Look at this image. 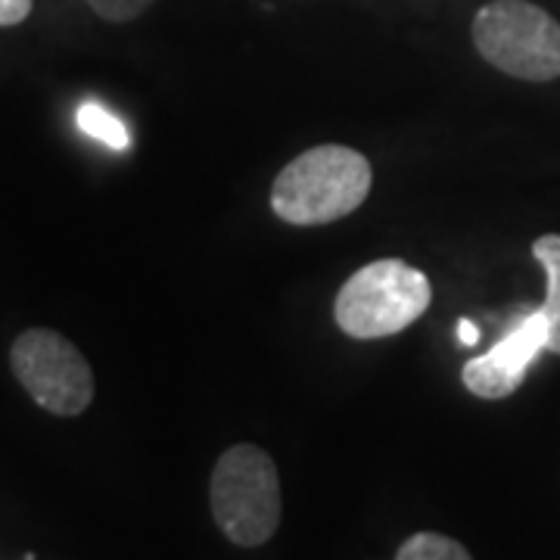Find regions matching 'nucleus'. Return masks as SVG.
Instances as JSON below:
<instances>
[{
  "label": "nucleus",
  "mask_w": 560,
  "mask_h": 560,
  "mask_svg": "<svg viewBox=\"0 0 560 560\" xmlns=\"http://www.w3.org/2000/svg\"><path fill=\"white\" fill-rule=\"evenodd\" d=\"M374 168L364 153L320 143L287 162L271 184V212L296 228H318L352 215L368 200Z\"/></svg>",
  "instance_id": "nucleus-1"
},
{
  "label": "nucleus",
  "mask_w": 560,
  "mask_h": 560,
  "mask_svg": "<svg viewBox=\"0 0 560 560\" xmlns=\"http://www.w3.org/2000/svg\"><path fill=\"white\" fill-rule=\"evenodd\" d=\"M430 278L401 259H377L346 280L334 302V320L352 340L401 334L430 308Z\"/></svg>",
  "instance_id": "nucleus-2"
},
{
  "label": "nucleus",
  "mask_w": 560,
  "mask_h": 560,
  "mask_svg": "<svg viewBox=\"0 0 560 560\" xmlns=\"http://www.w3.org/2000/svg\"><path fill=\"white\" fill-rule=\"evenodd\" d=\"M209 504L219 529L241 548H259L280 526V477L259 445H231L212 470Z\"/></svg>",
  "instance_id": "nucleus-3"
},
{
  "label": "nucleus",
  "mask_w": 560,
  "mask_h": 560,
  "mask_svg": "<svg viewBox=\"0 0 560 560\" xmlns=\"http://www.w3.org/2000/svg\"><path fill=\"white\" fill-rule=\"evenodd\" d=\"M470 35L482 60L511 79H560V22L539 3L492 0L477 10Z\"/></svg>",
  "instance_id": "nucleus-4"
},
{
  "label": "nucleus",
  "mask_w": 560,
  "mask_h": 560,
  "mask_svg": "<svg viewBox=\"0 0 560 560\" xmlns=\"http://www.w3.org/2000/svg\"><path fill=\"white\" fill-rule=\"evenodd\" d=\"M10 368L35 405L57 418H79L94 401V371L60 330H22L10 346Z\"/></svg>",
  "instance_id": "nucleus-5"
},
{
  "label": "nucleus",
  "mask_w": 560,
  "mask_h": 560,
  "mask_svg": "<svg viewBox=\"0 0 560 560\" xmlns=\"http://www.w3.org/2000/svg\"><path fill=\"white\" fill-rule=\"evenodd\" d=\"M545 349H548V320L536 308L486 355L467 361L460 371V381L467 386V393H474L477 399H508L521 389L526 371L533 368V361L539 359Z\"/></svg>",
  "instance_id": "nucleus-6"
},
{
  "label": "nucleus",
  "mask_w": 560,
  "mask_h": 560,
  "mask_svg": "<svg viewBox=\"0 0 560 560\" xmlns=\"http://www.w3.org/2000/svg\"><path fill=\"white\" fill-rule=\"evenodd\" d=\"M533 256L545 271V302H541V315L548 320V349L551 355H560V234H541L533 243Z\"/></svg>",
  "instance_id": "nucleus-7"
},
{
  "label": "nucleus",
  "mask_w": 560,
  "mask_h": 560,
  "mask_svg": "<svg viewBox=\"0 0 560 560\" xmlns=\"http://www.w3.org/2000/svg\"><path fill=\"white\" fill-rule=\"evenodd\" d=\"M75 121H79V128L88 138L101 140V143H106V147L116 150V153H125V150L131 147V131H128V125H125L119 116H113V113H109L106 106H101V103H84V106H79Z\"/></svg>",
  "instance_id": "nucleus-8"
},
{
  "label": "nucleus",
  "mask_w": 560,
  "mask_h": 560,
  "mask_svg": "<svg viewBox=\"0 0 560 560\" xmlns=\"http://www.w3.org/2000/svg\"><path fill=\"white\" fill-rule=\"evenodd\" d=\"M396 560H474L470 551L452 536L442 533H415L408 541H401Z\"/></svg>",
  "instance_id": "nucleus-9"
},
{
  "label": "nucleus",
  "mask_w": 560,
  "mask_h": 560,
  "mask_svg": "<svg viewBox=\"0 0 560 560\" xmlns=\"http://www.w3.org/2000/svg\"><path fill=\"white\" fill-rule=\"evenodd\" d=\"M156 0H88V7L101 16L103 22H131L143 16Z\"/></svg>",
  "instance_id": "nucleus-10"
},
{
  "label": "nucleus",
  "mask_w": 560,
  "mask_h": 560,
  "mask_svg": "<svg viewBox=\"0 0 560 560\" xmlns=\"http://www.w3.org/2000/svg\"><path fill=\"white\" fill-rule=\"evenodd\" d=\"M35 0H0V28L20 25L32 16Z\"/></svg>",
  "instance_id": "nucleus-11"
},
{
  "label": "nucleus",
  "mask_w": 560,
  "mask_h": 560,
  "mask_svg": "<svg viewBox=\"0 0 560 560\" xmlns=\"http://www.w3.org/2000/svg\"><path fill=\"white\" fill-rule=\"evenodd\" d=\"M458 342L460 346H477L480 342V327L474 320L460 318L458 320Z\"/></svg>",
  "instance_id": "nucleus-12"
},
{
  "label": "nucleus",
  "mask_w": 560,
  "mask_h": 560,
  "mask_svg": "<svg viewBox=\"0 0 560 560\" xmlns=\"http://www.w3.org/2000/svg\"><path fill=\"white\" fill-rule=\"evenodd\" d=\"M25 560H35V558H32V555H28V558H25Z\"/></svg>",
  "instance_id": "nucleus-13"
}]
</instances>
